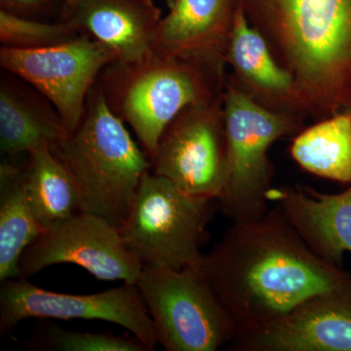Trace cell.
I'll return each instance as SVG.
<instances>
[{"label":"cell","instance_id":"obj_10","mask_svg":"<svg viewBox=\"0 0 351 351\" xmlns=\"http://www.w3.org/2000/svg\"><path fill=\"white\" fill-rule=\"evenodd\" d=\"M27 318L101 320L125 328L147 351L158 341L154 322L136 284L92 295H69L36 287L27 279L2 281L0 332L6 334Z\"/></svg>","mask_w":351,"mask_h":351},{"label":"cell","instance_id":"obj_25","mask_svg":"<svg viewBox=\"0 0 351 351\" xmlns=\"http://www.w3.org/2000/svg\"><path fill=\"white\" fill-rule=\"evenodd\" d=\"M165 1L166 5H167L168 9L171 8L174 4L175 0H164Z\"/></svg>","mask_w":351,"mask_h":351},{"label":"cell","instance_id":"obj_18","mask_svg":"<svg viewBox=\"0 0 351 351\" xmlns=\"http://www.w3.org/2000/svg\"><path fill=\"white\" fill-rule=\"evenodd\" d=\"M27 156L24 163L25 193L43 232L82 212L77 184L54 151L43 147Z\"/></svg>","mask_w":351,"mask_h":351},{"label":"cell","instance_id":"obj_16","mask_svg":"<svg viewBox=\"0 0 351 351\" xmlns=\"http://www.w3.org/2000/svg\"><path fill=\"white\" fill-rule=\"evenodd\" d=\"M233 0H175L157 32V52L226 64Z\"/></svg>","mask_w":351,"mask_h":351},{"label":"cell","instance_id":"obj_11","mask_svg":"<svg viewBox=\"0 0 351 351\" xmlns=\"http://www.w3.org/2000/svg\"><path fill=\"white\" fill-rule=\"evenodd\" d=\"M73 263L99 280L136 284L142 263L124 243L119 228L96 215L80 213L44 230L20 258V278L51 265Z\"/></svg>","mask_w":351,"mask_h":351},{"label":"cell","instance_id":"obj_3","mask_svg":"<svg viewBox=\"0 0 351 351\" xmlns=\"http://www.w3.org/2000/svg\"><path fill=\"white\" fill-rule=\"evenodd\" d=\"M226 64L154 51L137 63H113L101 73L112 112L130 125L149 160L163 132L182 110L225 92Z\"/></svg>","mask_w":351,"mask_h":351},{"label":"cell","instance_id":"obj_8","mask_svg":"<svg viewBox=\"0 0 351 351\" xmlns=\"http://www.w3.org/2000/svg\"><path fill=\"white\" fill-rule=\"evenodd\" d=\"M113 63L117 58L112 51L85 34L38 49H0L1 68L38 90L69 133L82 122L101 71Z\"/></svg>","mask_w":351,"mask_h":351},{"label":"cell","instance_id":"obj_6","mask_svg":"<svg viewBox=\"0 0 351 351\" xmlns=\"http://www.w3.org/2000/svg\"><path fill=\"white\" fill-rule=\"evenodd\" d=\"M228 143L225 186L218 210L232 221L258 219L267 213L274 168L270 147L304 128L301 120L263 107L226 77L223 97Z\"/></svg>","mask_w":351,"mask_h":351},{"label":"cell","instance_id":"obj_23","mask_svg":"<svg viewBox=\"0 0 351 351\" xmlns=\"http://www.w3.org/2000/svg\"><path fill=\"white\" fill-rule=\"evenodd\" d=\"M1 9H5L18 15L25 16L44 10L50 0H0Z\"/></svg>","mask_w":351,"mask_h":351},{"label":"cell","instance_id":"obj_2","mask_svg":"<svg viewBox=\"0 0 351 351\" xmlns=\"http://www.w3.org/2000/svg\"><path fill=\"white\" fill-rule=\"evenodd\" d=\"M294 78L306 119L351 110V0H233Z\"/></svg>","mask_w":351,"mask_h":351},{"label":"cell","instance_id":"obj_22","mask_svg":"<svg viewBox=\"0 0 351 351\" xmlns=\"http://www.w3.org/2000/svg\"><path fill=\"white\" fill-rule=\"evenodd\" d=\"M36 346L55 351H147L134 336L69 331L55 325L43 328Z\"/></svg>","mask_w":351,"mask_h":351},{"label":"cell","instance_id":"obj_13","mask_svg":"<svg viewBox=\"0 0 351 351\" xmlns=\"http://www.w3.org/2000/svg\"><path fill=\"white\" fill-rule=\"evenodd\" d=\"M226 64L230 80L253 100L272 112L304 122L306 113L294 78L276 61L267 40L234 7Z\"/></svg>","mask_w":351,"mask_h":351},{"label":"cell","instance_id":"obj_12","mask_svg":"<svg viewBox=\"0 0 351 351\" xmlns=\"http://www.w3.org/2000/svg\"><path fill=\"white\" fill-rule=\"evenodd\" d=\"M232 351H351V285L314 295L230 341Z\"/></svg>","mask_w":351,"mask_h":351},{"label":"cell","instance_id":"obj_7","mask_svg":"<svg viewBox=\"0 0 351 351\" xmlns=\"http://www.w3.org/2000/svg\"><path fill=\"white\" fill-rule=\"evenodd\" d=\"M167 351H217L234 338V329L198 270L143 267L136 281Z\"/></svg>","mask_w":351,"mask_h":351},{"label":"cell","instance_id":"obj_24","mask_svg":"<svg viewBox=\"0 0 351 351\" xmlns=\"http://www.w3.org/2000/svg\"><path fill=\"white\" fill-rule=\"evenodd\" d=\"M83 0H64L63 7H62V15L64 21L69 19L77 6L80 5Z\"/></svg>","mask_w":351,"mask_h":351},{"label":"cell","instance_id":"obj_5","mask_svg":"<svg viewBox=\"0 0 351 351\" xmlns=\"http://www.w3.org/2000/svg\"><path fill=\"white\" fill-rule=\"evenodd\" d=\"M216 210L217 200L189 195L149 171L119 232L143 267L198 270Z\"/></svg>","mask_w":351,"mask_h":351},{"label":"cell","instance_id":"obj_4","mask_svg":"<svg viewBox=\"0 0 351 351\" xmlns=\"http://www.w3.org/2000/svg\"><path fill=\"white\" fill-rule=\"evenodd\" d=\"M53 151L77 184L80 211L119 228L151 171V160L112 112L100 86L92 88L80 125Z\"/></svg>","mask_w":351,"mask_h":351},{"label":"cell","instance_id":"obj_14","mask_svg":"<svg viewBox=\"0 0 351 351\" xmlns=\"http://www.w3.org/2000/svg\"><path fill=\"white\" fill-rule=\"evenodd\" d=\"M267 198L316 256L341 267L351 254V186L336 195L304 184L274 186Z\"/></svg>","mask_w":351,"mask_h":351},{"label":"cell","instance_id":"obj_20","mask_svg":"<svg viewBox=\"0 0 351 351\" xmlns=\"http://www.w3.org/2000/svg\"><path fill=\"white\" fill-rule=\"evenodd\" d=\"M290 154L300 167L311 174L351 182V110L302 129L294 136Z\"/></svg>","mask_w":351,"mask_h":351},{"label":"cell","instance_id":"obj_9","mask_svg":"<svg viewBox=\"0 0 351 351\" xmlns=\"http://www.w3.org/2000/svg\"><path fill=\"white\" fill-rule=\"evenodd\" d=\"M223 97L189 106L177 115L151 158L152 173L189 195L218 200L228 171Z\"/></svg>","mask_w":351,"mask_h":351},{"label":"cell","instance_id":"obj_17","mask_svg":"<svg viewBox=\"0 0 351 351\" xmlns=\"http://www.w3.org/2000/svg\"><path fill=\"white\" fill-rule=\"evenodd\" d=\"M69 132L55 108L15 83L0 88V149L16 158L40 147L54 149Z\"/></svg>","mask_w":351,"mask_h":351},{"label":"cell","instance_id":"obj_19","mask_svg":"<svg viewBox=\"0 0 351 351\" xmlns=\"http://www.w3.org/2000/svg\"><path fill=\"white\" fill-rule=\"evenodd\" d=\"M43 232L34 216L24 182V163L0 167V282L20 278L19 262L25 249Z\"/></svg>","mask_w":351,"mask_h":351},{"label":"cell","instance_id":"obj_15","mask_svg":"<svg viewBox=\"0 0 351 351\" xmlns=\"http://www.w3.org/2000/svg\"><path fill=\"white\" fill-rule=\"evenodd\" d=\"M162 18L154 0H83L69 20L128 64L154 52Z\"/></svg>","mask_w":351,"mask_h":351},{"label":"cell","instance_id":"obj_1","mask_svg":"<svg viewBox=\"0 0 351 351\" xmlns=\"http://www.w3.org/2000/svg\"><path fill=\"white\" fill-rule=\"evenodd\" d=\"M198 271L232 323L234 338L314 295L351 285V274L316 256L276 206L261 218L232 221L203 254Z\"/></svg>","mask_w":351,"mask_h":351},{"label":"cell","instance_id":"obj_21","mask_svg":"<svg viewBox=\"0 0 351 351\" xmlns=\"http://www.w3.org/2000/svg\"><path fill=\"white\" fill-rule=\"evenodd\" d=\"M80 34H82L69 20L50 24L18 15L5 9L0 10L2 47L38 49L71 40Z\"/></svg>","mask_w":351,"mask_h":351}]
</instances>
